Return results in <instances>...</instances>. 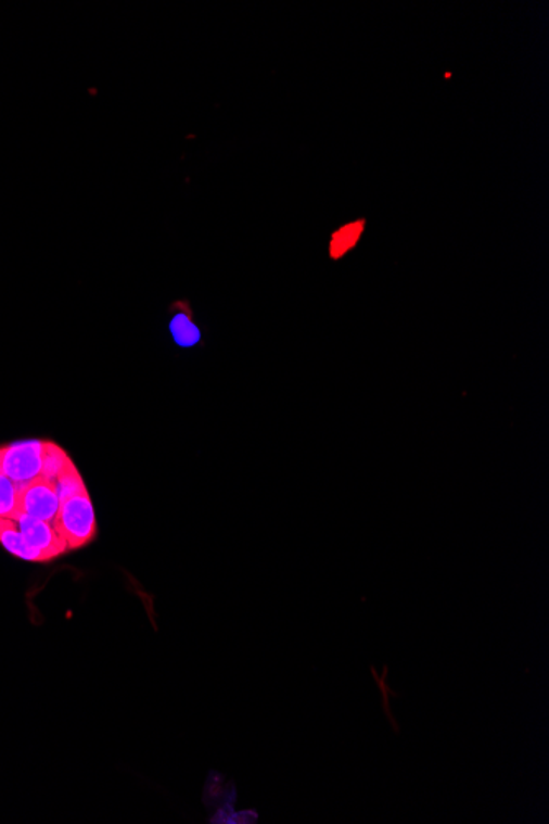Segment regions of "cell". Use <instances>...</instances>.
<instances>
[{
    "mask_svg": "<svg viewBox=\"0 0 549 824\" xmlns=\"http://www.w3.org/2000/svg\"><path fill=\"white\" fill-rule=\"evenodd\" d=\"M51 523L68 546L69 552L85 548L89 543L94 542L98 535V520H95V510L89 492L85 491L78 496L63 500L59 514Z\"/></svg>",
    "mask_w": 549,
    "mask_h": 824,
    "instance_id": "obj_1",
    "label": "cell"
},
{
    "mask_svg": "<svg viewBox=\"0 0 549 824\" xmlns=\"http://www.w3.org/2000/svg\"><path fill=\"white\" fill-rule=\"evenodd\" d=\"M44 440H22L0 446V472L15 484L34 481L43 471Z\"/></svg>",
    "mask_w": 549,
    "mask_h": 824,
    "instance_id": "obj_2",
    "label": "cell"
},
{
    "mask_svg": "<svg viewBox=\"0 0 549 824\" xmlns=\"http://www.w3.org/2000/svg\"><path fill=\"white\" fill-rule=\"evenodd\" d=\"M14 520L21 529L25 542L37 555L38 563H48V561L56 560V558L69 554L68 546L63 542L59 532L54 530L53 523L34 519V517L25 516V514H18Z\"/></svg>",
    "mask_w": 549,
    "mask_h": 824,
    "instance_id": "obj_3",
    "label": "cell"
},
{
    "mask_svg": "<svg viewBox=\"0 0 549 824\" xmlns=\"http://www.w3.org/2000/svg\"><path fill=\"white\" fill-rule=\"evenodd\" d=\"M60 506H62V500L56 492V485L43 476H38L37 479L18 489V509L25 516L53 522Z\"/></svg>",
    "mask_w": 549,
    "mask_h": 824,
    "instance_id": "obj_4",
    "label": "cell"
},
{
    "mask_svg": "<svg viewBox=\"0 0 549 824\" xmlns=\"http://www.w3.org/2000/svg\"><path fill=\"white\" fill-rule=\"evenodd\" d=\"M168 331L171 340L181 350H193L203 346V331L194 319L193 306L190 300L181 299L168 306Z\"/></svg>",
    "mask_w": 549,
    "mask_h": 824,
    "instance_id": "obj_5",
    "label": "cell"
},
{
    "mask_svg": "<svg viewBox=\"0 0 549 824\" xmlns=\"http://www.w3.org/2000/svg\"><path fill=\"white\" fill-rule=\"evenodd\" d=\"M367 219L360 217L356 221L346 223V225L340 226L334 229L329 236L328 254L329 258L333 262L343 261L350 252L356 251L359 245L360 239H362L363 232H366Z\"/></svg>",
    "mask_w": 549,
    "mask_h": 824,
    "instance_id": "obj_6",
    "label": "cell"
},
{
    "mask_svg": "<svg viewBox=\"0 0 549 824\" xmlns=\"http://www.w3.org/2000/svg\"><path fill=\"white\" fill-rule=\"evenodd\" d=\"M0 545L4 546L9 554L14 555L15 558L38 563L37 555L25 542L24 535H22L14 519H0Z\"/></svg>",
    "mask_w": 549,
    "mask_h": 824,
    "instance_id": "obj_7",
    "label": "cell"
},
{
    "mask_svg": "<svg viewBox=\"0 0 549 824\" xmlns=\"http://www.w3.org/2000/svg\"><path fill=\"white\" fill-rule=\"evenodd\" d=\"M73 465L75 462L72 461L68 453L62 446L53 442H44L43 471H41L43 478L54 481L62 472L72 468Z\"/></svg>",
    "mask_w": 549,
    "mask_h": 824,
    "instance_id": "obj_8",
    "label": "cell"
},
{
    "mask_svg": "<svg viewBox=\"0 0 549 824\" xmlns=\"http://www.w3.org/2000/svg\"><path fill=\"white\" fill-rule=\"evenodd\" d=\"M18 489L21 485L0 472V519H15L21 514Z\"/></svg>",
    "mask_w": 549,
    "mask_h": 824,
    "instance_id": "obj_9",
    "label": "cell"
},
{
    "mask_svg": "<svg viewBox=\"0 0 549 824\" xmlns=\"http://www.w3.org/2000/svg\"><path fill=\"white\" fill-rule=\"evenodd\" d=\"M54 485H56V492H59L60 500L69 499V497L78 496L81 492L88 491L86 489L85 481H82L81 474H79L78 468L75 465L72 468L66 469L65 472L54 479Z\"/></svg>",
    "mask_w": 549,
    "mask_h": 824,
    "instance_id": "obj_10",
    "label": "cell"
},
{
    "mask_svg": "<svg viewBox=\"0 0 549 824\" xmlns=\"http://www.w3.org/2000/svg\"><path fill=\"white\" fill-rule=\"evenodd\" d=\"M370 672H372L373 680H375L376 685H379L380 695H382V708L383 711H385V717H387L388 723L392 724L395 733H398V723L395 721L394 714H392L391 702H388V698H398V695L394 689H391L387 686L388 667H383L382 676L376 673V670L373 669V667L370 669Z\"/></svg>",
    "mask_w": 549,
    "mask_h": 824,
    "instance_id": "obj_11",
    "label": "cell"
}]
</instances>
